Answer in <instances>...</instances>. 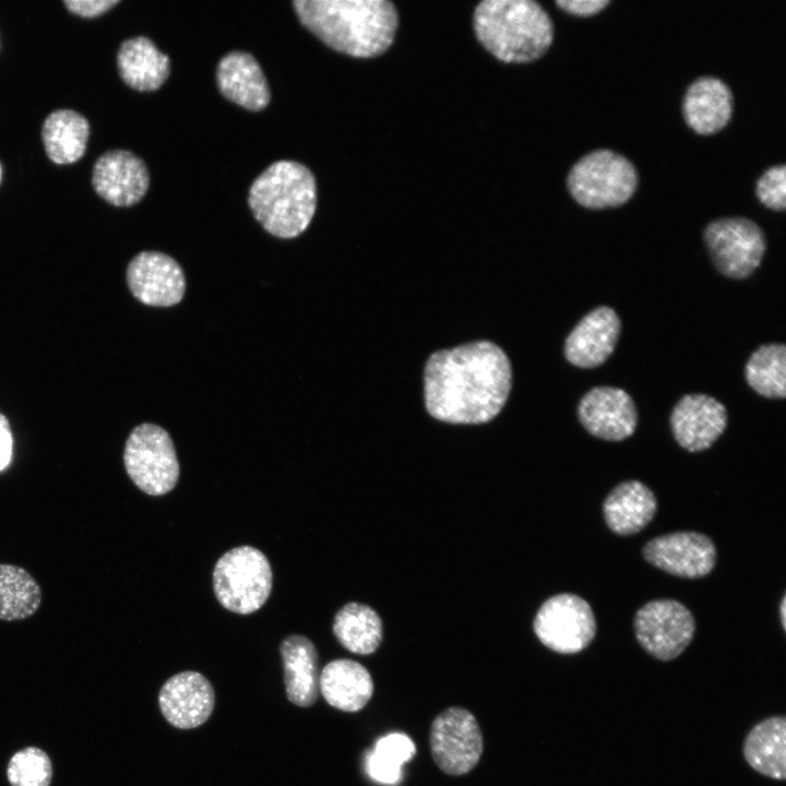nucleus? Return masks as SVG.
I'll use <instances>...</instances> for the list:
<instances>
[{
    "mask_svg": "<svg viewBox=\"0 0 786 786\" xmlns=\"http://www.w3.org/2000/svg\"><path fill=\"white\" fill-rule=\"evenodd\" d=\"M248 204L267 233L295 238L307 229L314 215L315 179L300 163L275 162L252 182Z\"/></svg>",
    "mask_w": 786,
    "mask_h": 786,
    "instance_id": "nucleus-4",
    "label": "nucleus"
},
{
    "mask_svg": "<svg viewBox=\"0 0 786 786\" xmlns=\"http://www.w3.org/2000/svg\"><path fill=\"white\" fill-rule=\"evenodd\" d=\"M511 365L496 344L480 341L433 353L425 368L429 414L450 424H484L504 406Z\"/></svg>",
    "mask_w": 786,
    "mask_h": 786,
    "instance_id": "nucleus-1",
    "label": "nucleus"
},
{
    "mask_svg": "<svg viewBox=\"0 0 786 786\" xmlns=\"http://www.w3.org/2000/svg\"><path fill=\"white\" fill-rule=\"evenodd\" d=\"M117 67L122 81L133 90H158L170 73V60L147 37L136 36L121 43Z\"/></svg>",
    "mask_w": 786,
    "mask_h": 786,
    "instance_id": "nucleus-23",
    "label": "nucleus"
},
{
    "mask_svg": "<svg viewBox=\"0 0 786 786\" xmlns=\"http://www.w3.org/2000/svg\"><path fill=\"white\" fill-rule=\"evenodd\" d=\"M416 753L414 741L403 733H391L377 740L368 753L366 770L376 782L396 785L402 778V766Z\"/></svg>",
    "mask_w": 786,
    "mask_h": 786,
    "instance_id": "nucleus-30",
    "label": "nucleus"
},
{
    "mask_svg": "<svg viewBox=\"0 0 786 786\" xmlns=\"http://www.w3.org/2000/svg\"><path fill=\"white\" fill-rule=\"evenodd\" d=\"M645 560L676 576L696 579L708 574L716 562L710 537L696 532H676L651 539L643 548Z\"/></svg>",
    "mask_w": 786,
    "mask_h": 786,
    "instance_id": "nucleus-12",
    "label": "nucleus"
},
{
    "mask_svg": "<svg viewBox=\"0 0 786 786\" xmlns=\"http://www.w3.org/2000/svg\"><path fill=\"white\" fill-rule=\"evenodd\" d=\"M703 239L716 269L735 279L749 277L766 250L763 230L747 217L712 221L704 228Z\"/></svg>",
    "mask_w": 786,
    "mask_h": 786,
    "instance_id": "nucleus-8",
    "label": "nucleus"
},
{
    "mask_svg": "<svg viewBox=\"0 0 786 786\" xmlns=\"http://www.w3.org/2000/svg\"><path fill=\"white\" fill-rule=\"evenodd\" d=\"M474 29L480 44L507 63L540 58L553 39L548 13L532 0H485L474 12Z\"/></svg>",
    "mask_w": 786,
    "mask_h": 786,
    "instance_id": "nucleus-3",
    "label": "nucleus"
},
{
    "mask_svg": "<svg viewBox=\"0 0 786 786\" xmlns=\"http://www.w3.org/2000/svg\"><path fill=\"white\" fill-rule=\"evenodd\" d=\"M1 179H2V166H1V163H0V182H1Z\"/></svg>",
    "mask_w": 786,
    "mask_h": 786,
    "instance_id": "nucleus-37",
    "label": "nucleus"
},
{
    "mask_svg": "<svg viewBox=\"0 0 786 786\" xmlns=\"http://www.w3.org/2000/svg\"><path fill=\"white\" fill-rule=\"evenodd\" d=\"M92 184L95 192L109 204L131 206L139 203L148 189V169L135 154L126 150H110L95 162Z\"/></svg>",
    "mask_w": 786,
    "mask_h": 786,
    "instance_id": "nucleus-15",
    "label": "nucleus"
},
{
    "mask_svg": "<svg viewBox=\"0 0 786 786\" xmlns=\"http://www.w3.org/2000/svg\"><path fill=\"white\" fill-rule=\"evenodd\" d=\"M373 690V679L368 669L353 659H334L319 676V691L324 700L343 712L354 713L364 708Z\"/></svg>",
    "mask_w": 786,
    "mask_h": 786,
    "instance_id": "nucleus-21",
    "label": "nucleus"
},
{
    "mask_svg": "<svg viewBox=\"0 0 786 786\" xmlns=\"http://www.w3.org/2000/svg\"><path fill=\"white\" fill-rule=\"evenodd\" d=\"M695 621L691 611L675 599H656L643 605L634 617L639 644L656 659H675L691 643Z\"/></svg>",
    "mask_w": 786,
    "mask_h": 786,
    "instance_id": "nucleus-11",
    "label": "nucleus"
},
{
    "mask_svg": "<svg viewBox=\"0 0 786 786\" xmlns=\"http://www.w3.org/2000/svg\"><path fill=\"white\" fill-rule=\"evenodd\" d=\"M621 322L614 309L599 306L586 313L564 342V356L575 367L591 369L603 365L614 353Z\"/></svg>",
    "mask_w": 786,
    "mask_h": 786,
    "instance_id": "nucleus-18",
    "label": "nucleus"
},
{
    "mask_svg": "<svg viewBox=\"0 0 786 786\" xmlns=\"http://www.w3.org/2000/svg\"><path fill=\"white\" fill-rule=\"evenodd\" d=\"M158 705L164 718L174 727L191 729L204 724L215 705L212 683L198 671H181L162 686Z\"/></svg>",
    "mask_w": 786,
    "mask_h": 786,
    "instance_id": "nucleus-17",
    "label": "nucleus"
},
{
    "mask_svg": "<svg viewBox=\"0 0 786 786\" xmlns=\"http://www.w3.org/2000/svg\"><path fill=\"white\" fill-rule=\"evenodd\" d=\"M742 754L755 772L777 781L786 778V718L767 717L747 734Z\"/></svg>",
    "mask_w": 786,
    "mask_h": 786,
    "instance_id": "nucleus-25",
    "label": "nucleus"
},
{
    "mask_svg": "<svg viewBox=\"0 0 786 786\" xmlns=\"http://www.w3.org/2000/svg\"><path fill=\"white\" fill-rule=\"evenodd\" d=\"M123 463L133 484L150 496L169 492L179 478L172 440L165 429L154 424H141L130 432Z\"/></svg>",
    "mask_w": 786,
    "mask_h": 786,
    "instance_id": "nucleus-7",
    "label": "nucleus"
},
{
    "mask_svg": "<svg viewBox=\"0 0 786 786\" xmlns=\"http://www.w3.org/2000/svg\"><path fill=\"white\" fill-rule=\"evenodd\" d=\"M733 114V93L718 78L701 76L687 88L682 99V115L696 133L708 135L720 131Z\"/></svg>",
    "mask_w": 786,
    "mask_h": 786,
    "instance_id": "nucleus-20",
    "label": "nucleus"
},
{
    "mask_svg": "<svg viewBox=\"0 0 786 786\" xmlns=\"http://www.w3.org/2000/svg\"><path fill=\"white\" fill-rule=\"evenodd\" d=\"M656 510L655 495L639 480L619 484L608 493L603 504L606 524L621 536L642 531L653 520Z\"/></svg>",
    "mask_w": 786,
    "mask_h": 786,
    "instance_id": "nucleus-24",
    "label": "nucleus"
},
{
    "mask_svg": "<svg viewBox=\"0 0 786 786\" xmlns=\"http://www.w3.org/2000/svg\"><path fill=\"white\" fill-rule=\"evenodd\" d=\"M127 282L138 300L155 307L180 302L186 289L180 265L171 257L157 251L136 254L128 265Z\"/></svg>",
    "mask_w": 786,
    "mask_h": 786,
    "instance_id": "nucleus-14",
    "label": "nucleus"
},
{
    "mask_svg": "<svg viewBox=\"0 0 786 786\" xmlns=\"http://www.w3.org/2000/svg\"><path fill=\"white\" fill-rule=\"evenodd\" d=\"M13 438L9 420L0 413V472L5 469L12 457Z\"/></svg>",
    "mask_w": 786,
    "mask_h": 786,
    "instance_id": "nucleus-35",
    "label": "nucleus"
},
{
    "mask_svg": "<svg viewBox=\"0 0 786 786\" xmlns=\"http://www.w3.org/2000/svg\"><path fill=\"white\" fill-rule=\"evenodd\" d=\"M213 590L229 611L249 615L260 609L272 591V569L265 555L252 546L225 552L213 571Z\"/></svg>",
    "mask_w": 786,
    "mask_h": 786,
    "instance_id": "nucleus-6",
    "label": "nucleus"
},
{
    "mask_svg": "<svg viewBox=\"0 0 786 786\" xmlns=\"http://www.w3.org/2000/svg\"><path fill=\"white\" fill-rule=\"evenodd\" d=\"M52 773L49 755L33 746L16 751L7 766L11 786H50Z\"/></svg>",
    "mask_w": 786,
    "mask_h": 786,
    "instance_id": "nucleus-31",
    "label": "nucleus"
},
{
    "mask_svg": "<svg viewBox=\"0 0 786 786\" xmlns=\"http://www.w3.org/2000/svg\"><path fill=\"white\" fill-rule=\"evenodd\" d=\"M745 378L751 389L766 398L786 395V347L784 344L761 345L745 366Z\"/></svg>",
    "mask_w": 786,
    "mask_h": 786,
    "instance_id": "nucleus-29",
    "label": "nucleus"
},
{
    "mask_svg": "<svg viewBox=\"0 0 786 786\" xmlns=\"http://www.w3.org/2000/svg\"><path fill=\"white\" fill-rule=\"evenodd\" d=\"M429 743L434 763L442 772L453 776L471 772L484 750L478 720L461 706L448 707L433 718Z\"/></svg>",
    "mask_w": 786,
    "mask_h": 786,
    "instance_id": "nucleus-9",
    "label": "nucleus"
},
{
    "mask_svg": "<svg viewBox=\"0 0 786 786\" xmlns=\"http://www.w3.org/2000/svg\"><path fill=\"white\" fill-rule=\"evenodd\" d=\"M90 136V122L72 109H57L44 120L41 140L48 158L55 164H73L82 158Z\"/></svg>",
    "mask_w": 786,
    "mask_h": 786,
    "instance_id": "nucleus-26",
    "label": "nucleus"
},
{
    "mask_svg": "<svg viewBox=\"0 0 786 786\" xmlns=\"http://www.w3.org/2000/svg\"><path fill=\"white\" fill-rule=\"evenodd\" d=\"M217 85L230 102L252 111L265 108L271 99L266 78L253 56L231 51L217 66Z\"/></svg>",
    "mask_w": 786,
    "mask_h": 786,
    "instance_id": "nucleus-19",
    "label": "nucleus"
},
{
    "mask_svg": "<svg viewBox=\"0 0 786 786\" xmlns=\"http://www.w3.org/2000/svg\"><path fill=\"white\" fill-rule=\"evenodd\" d=\"M638 172L624 156L606 148L582 156L570 169L567 186L582 206L600 210L622 205L638 187Z\"/></svg>",
    "mask_w": 786,
    "mask_h": 786,
    "instance_id": "nucleus-5",
    "label": "nucleus"
},
{
    "mask_svg": "<svg viewBox=\"0 0 786 786\" xmlns=\"http://www.w3.org/2000/svg\"><path fill=\"white\" fill-rule=\"evenodd\" d=\"M41 590L24 568L0 563V620L32 617L40 607Z\"/></svg>",
    "mask_w": 786,
    "mask_h": 786,
    "instance_id": "nucleus-28",
    "label": "nucleus"
},
{
    "mask_svg": "<svg viewBox=\"0 0 786 786\" xmlns=\"http://www.w3.org/2000/svg\"><path fill=\"white\" fill-rule=\"evenodd\" d=\"M556 4L570 14L590 16L608 5L609 0H558Z\"/></svg>",
    "mask_w": 786,
    "mask_h": 786,
    "instance_id": "nucleus-34",
    "label": "nucleus"
},
{
    "mask_svg": "<svg viewBox=\"0 0 786 786\" xmlns=\"http://www.w3.org/2000/svg\"><path fill=\"white\" fill-rule=\"evenodd\" d=\"M119 2V0H64L63 4L73 14L83 17H96Z\"/></svg>",
    "mask_w": 786,
    "mask_h": 786,
    "instance_id": "nucleus-33",
    "label": "nucleus"
},
{
    "mask_svg": "<svg viewBox=\"0 0 786 786\" xmlns=\"http://www.w3.org/2000/svg\"><path fill=\"white\" fill-rule=\"evenodd\" d=\"M577 417L587 432L607 441L629 438L638 425V412L630 394L607 385L595 386L583 395Z\"/></svg>",
    "mask_w": 786,
    "mask_h": 786,
    "instance_id": "nucleus-13",
    "label": "nucleus"
},
{
    "mask_svg": "<svg viewBox=\"0 0 786 786\" xmlns=\"http://www.w3.org/2000/svg\"><path fill=\"white\" fill-rule=\"evenodd\" d=\"M533 627L546 647L565 655L582 652L596 634V620L588 603L567 593L548 598L538 609Z\"/></svg>",
    "mask_w": 786,
    "mask_h": 786,
    "instance_id": "nucleus-10",
    "label": "nucleus"
},
{
    "mask_svg": "<svg viewBox=\"0 0 786 786\" xmlns=\"http://www.w3.org/2000/svg\"><path fill=\"white\" fill-rule=\"evenodd\" d=\"M785 606H786V600H785V596H783L782 602H781L779 609H781V619H782L781 621H782V624H783V628H784V629L786 628V624H785V620H786V617H785L786 608H785Z\"/></svg>",
    "mask_w": 786,
    "mask_h": 786,
    "instance_id": "nucleus-36",
    "label": "nucleus"
},
{
    "mask_svg": "<svg viewBox=\"0 0 786 786\" xmlns=\"http://www.w3.org/2000/svg\"><path fill=\"white\" fill-rule=\"evenodd\" d=\"M726 407L716 398L686 394L674 406L670 428L675 440L689 452H701L723 434L727 426Z\"/></svg>",
    "mask_w": 786,
    "mask_h": 786,
    "instance_id": "nucleus-16",
    "label": "nucleus"
},
{
    "mask_svg": "<svg viewBox=\"0 0 786 786\" xmlns=\"http://www.w3.org/2000/svg\"><path fill=\"white\" fill-rule=\"evenodd\" d=\"M300 23L332 49L356 58H372L392 44L398 24L386 0H295Z\"/></svg>",
    "mask_w": 786,
    "mask_h": 786,
    "instance_id": "nucleus-2",
    "label": "nucleus"
},
{
    "mask_svg": "<svg viewBox=\"0 0 786 786\" xmlns=\"http://www.w3.org/2000/svg\"><path fill=\"white\" fill-rule=\"evenodd\" d=\"M759 201L770 210L782 212L786 207V167L775 165L767 168L755 184Z\"/></svg>",
    "mask_w": 786,
    "mask_h": 786,
    "instance_id": "nucleus-32",
    "label": "nucleus"
},
{
    "mask_svg": "<svg viewBox=\"0 0 786 786\" xmlns=\"http://www.w3.org/2000/svg\"><path fill=\"white\" fill-rule=\"evenodd\" d=\"M284 684L289 702L300 707L312 706L319 696L318 653L303 635L293 634L279 645Z\"/></svg>",
    "mask_w": 786,
    "mask_h": 786,
    "instance_id": "nucleus-22",
    "label": "nucleus"
},
{
    "mask_svg": "<svg viewBox=\"0 0 786 786\" xmlns=\"http://www.w3.org/2000/svg\"><path fill=\"white\" fill-rule=\"evenodd\" d=\"M333 633L347 651L369 655L377 651L383 638L379 615L369 606L348 603L334 617Z\"/></svg>",
    "mask_w": 786,
    "mask_h": 786,
    "instance_id": "nucleus-27",
    "label": "nucleus"
}]
</instances>
